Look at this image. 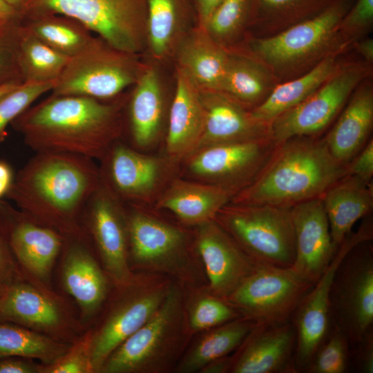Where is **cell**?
I'll list each match as a JSON object with an SVG mask.
<instances>
[{
  "instance_id": "obj_1",
  "label": "cell",
  "mask_w": 373,
  "mask_h": 373,
  "mask_svg": "<svg viewBox=\"0 0 373 373\" xmlns=\"http://www.w3.org/2000/svg\"><path fill=\"white\" fill-rule=\"evenodd\" d=\"M102 184L94 160L60 152H37L17 173L6 197L31 220L65 238L82 240L80 219Z\"/></svg>"
},
{
  "instance_id": "obj_2",
  "label": "cell",
  "mask_w": 373,
  "mask_h": 373,
  "mask_svg": "<svg viewBox=\"0 0 373 373\" xmlns=\"http://www.w3.org/2000/svg\"><path fill=\"white\" fill-rule=\"evenodd\" d=\"M119 107L79 95H50L11 123L36 152H60L102 160L120 133Z\"/></svg>"
},
{
  "instance_id": "obj_3",
  "label": "cell",
  "mask_w": 373,
  "mask_h": 373,
  "mask_svg": "<svg viewBox=\"0 0 373 373\" xmlns=\"http://www.w3.org/2000/svg\"><path fill=\"white\" fill-rule=\"evenodd\" d=\"M347 174V164L332 155L324 137H294L278 144L254 181L231 202L291 208L321 198Z\"/></svg>"
},
{
  "instance_id": "obj_4",
  "label": "cell",
  "mask_w": 373,
  "mask_h": 373,
  "mask_svg": "<svg viewBox=\"0 0 373 373\" xmlns=\"http://www.w3.org/2000/svg\"><path fill=\"white\" fill-rule=\"evenodd\" d=\"M351 0H336L316 15L271 35L250 42L253 57L262 62L278 83L309 70L329 55L344 52L339 23Z\"/></svg>"
},
{
  "instance_id": "obj_5",
  "label": "cell",
  "mask_w": 373,
  "mask_h": 373,
  "mask_svg": "<svg viewBox=\"0 0 373 373\" xmlns=\"http://www.w3.org/2000/svg\"><path fill=\"white\" fill-rule=\"evenodd\" d=\"M21 19L58 15L73 19L111 46L133 55L146 41L147 0H23Z\"/></svg>"
},
{
  "instance_id": "obj_6",
  "label": "cell",
  "mask_w": 373,
  "mask_h": 373,
  "mask_svg": "<svg viewBox=\"0 0 373 373\" xmlns=\"http://www.w3.org/2000/svg\"><path fill=\"white\" fill-rule=\"evenodd\" d=\"M214 220L258 265H293L295 235L291 208L230 202Z\"/></svg>"
},
{
  "instance_id": "obj_7",
  "label": "cell",
  "mask_w": 373,
  "mask_h": 373,
  "mask_svg": "<svg viewBox=\"0 0 373 373\" xmlns=\"http://www.w3.org/2000/svg\"><path fill=\"white\" fill-rule=\"evenodd\" d=\"M142 70L136 55L119 50L94 36L81 52L69 57L52 95L113 98L135 85Z\"/></svg>"
},
{
  "instance_id": "obj_8",
  "label": "cell",
  "mask_w": 373,
  "mask_h": 373,
  "mask_svg": "<svg viewBox=\"0 0 373 373\" xmlns=\"http://www.w3.org/2000/svg\"><path fill=\"white\" fill-rule=\"evenodd\" d=\"M182 312L178 290L169 289L154 314L107 358L100 372H155L175 354L181 339Z\"/></svg>"
},
{
  "instance_id": "obj_9",
  "label": "cell",
  "mask_w": 373,
  "mask_h": 373,
  "mask_svg": "<svg viewBox=\"0 0 373 373\" xmlns=\"http://www.w3.org/2000/svg\"><path fill=\"white\" fill-rule=\"evenodd\" d=\"M372 240L356 245L339 263L330 292V325L344 334L350 345L373 329Z\"/></svg>"
},
{
  "instance_id": "obj_10",
  "label": "cell",
  "mask_w": 373,
  "mask_h": 373,
  "mask_svg": "<svg viewBox=\"0 0 373 373\" xmlns=\"http://www.w3.org/2000/svg\"><path fill=\"white\" fill-rule=\"evenodd\" d=\"M314 285L292 267L260 265L224 300L255 323L283 324L291 321Z\"/></svg>"
},
{
  "instance_id": "obj_11",
  "label": "cell",
  "mask_w": 373,
  "mask_h": 373,
  "mask_svg": "<svg viewBox=\"0 0 373 373\" xmlns=\"http://www.w3.org/2000/svg\"><path fill=\"white\" fill-rule=\"evenodd\" d=\"M365 63L342 64L316 90L271 123V136L279 144L297 136H318L337 118L356 87L370 77Z\"/></svg>"
},
{
  "instance_id": "obj_12",
  "label": "cell",
  "mask_w": 373,
  "mask_h": 373,
  "mask_svg": "<svg viewBox=\"0 0 373 373\" xmlns=\"http://www.w3.org/2000/svg\"><path fill=\"white\" fill-rule=\"evenodd\" d=\"M277 146L269 137L205 147L186 158L188 171L196 180L221 186L236 195L254 181Z\"/></svg>"
},
{
  "instance_id": "obj_13",
  "label": "cell",
  "mask_w": 373,
  "mask_h": 373,
  "mask_svg": "<svg viewBox=\"0 0 373 373\" xmlns=\"http://www.w3.org/2000/svg\"><path fill=\"white\" fill-rule=\"evenodd\" d=\"M372 238L373 222L369 215L363 218L357 231H352L345 238L327 269L296 309L291 321L296 332L295 365L297 372H305L330 329L329 292L339 263L356 245L372 240Z\"/></svg>"
},
{
  "instance_id": "obj_14",
  "label": "cell",
  "mask_w": 373,
  "mask_h": 373,
  "mask_svg": "<svg viewBox=\"0 0 373 373\" xmlns=\"http://www.w3.org/2000/svg\"><path fill=\"white\" fill-rule=\"evenodd\" d=\"M84 217L106 271L119 286L130 285L127 216L102 181L90 199Z\"/></svg>"
},
{
  "instance_id": "obj_15",
  "label": "cell",
  "mask_w": 373,
  "mask_h": 373,
  "mask_svg": "<svg viewBox=\"0 0 373 373\" xmlns=\"http://www.w3.org/2000/svg\"><path fill=\"white\" fill-rule=\"evenodd\" d=\"M0 232L19 262L35 278L46 281L66 238L0 200Z\"/></svg>"
},
{
  "instance_id": "obj_16",
  "label": "cell",
  "mask_w": 373,
  "mask_h": 373,
  "mask_svg": "<svg viewBox=\"0 0 373 373\" xmlns=\"http://www.w3.org/2000/svg\"><path fill=\"white\" fill-rule=\"evenodd\" d=\"M296 332L291 321L255 323L235 354L227 372L298 373L295 365Z\"/></svg>"
},
{
  "instance_id": "obj_17",
  "label": "cell",
  "mask_w": 373,
  "mask_h": 373,
  "mask_svg": "<svg viewBox=\"0 0 373 373\" xmlns=\"http://www.w3.org/2000/svg\"><path fill=\"white\" fill-rule=\"evenodd\" d=\"M197 249L211 294L225 299L258 267L215 220L198 225Z\"/></svg>"
},
{
  "instance_id": "obj_18",
  "label": "cell",
  "mask_w": 373,
  "mask_h": 373,
  "mask_svg": "<svg viewBox=\"0 0 373 373\" xmlns=\"http://www.w3.org/2000/svg\"><path fill=\"white\" fill-rule=\"evenodd\" d=\"M102 181L120 201H142L152 197L161 186L166 163L158 157L142 154L115 143L102 160Z\"/></svg>"
},
{
  "instance_id": "obj_19",
  "label": "cell",
  "mask_w": 373,
  "mask_h": 373,
  "mask_svg": "<svg viewBox=\"0 0 373 373\" xmlns=\"http://www.w3.org/2000/svg\"><path fill=\"white\" fill-rule=\"evenodd\" d=\"M295 235V259L291 266L315 284L332 262L338 248L321 198L291 208Z\"/></svg>"
},
{
  "instance_id": "obj_20",
  "label": "cell",
  "mask_w": 373,
  "mask_h": 373,
  "mask_svg": "<svg viewBox=\"0 0 373 373\" xmlns=\"http://www.w3.org/2000/svg\"><path fill=\"white\" fill-rule=\"evenodd\" d=\"M168 290L157 287L135 291L115 307L99 329L93 332V372H99L111 353L154 314Z\"/></svg>"
},
{
  "instance_id": "obj_21",
  "label": "cell",
  "mask_w": 373,
  "mask_h": 373,
  "mask_svg": "<svg viewBox=\"0 0 373 373\" xmlns=\"http://www.w3.org/2000/svg\"><path fill=\"white\" fill-rule=\"evenodd\" d=\"M200 93L204 108V126L201 138L191 155L211 146L271 137V124L258 120L250 110L226 95L200 90Z\"/></svg>"
},
{
  "instance_id": "obj_22",
  "label": "cell",
  "mask_w": 373,
  "mask_h": 373,
  "mask_svg": "<svg viewBox=\"0 0 373 373\" xmlns=\"http://www.w3.org/2000/svg\"><path fill=\"white\" fill-rule=\"evenodd\" d=\"M126 216L128 247L137 263L169 271L180 265L184 246L180 229L142 211Z\"/></svg>"
},
{
  "instance_id": "obj_23",
  "label": "cell",
  "mask_w": 373,
  "mask_h": 373,
  "mask_svg": "<svg viewBox=\"0 0 373 373\" xmlns=\"http://www.w3.org/2000/svg\"><path fill=\"white\" fill-rule=\"evenodd\" d=\"M373 127V86L368 78L354 90L324 136L332 155L347 164L368 142Z\"/></svg>"
},
{
  "instance_id": "obj_24",
  "label": "cell",
  "mask_w": 373,
  "mask_h": 373,
  "mask_svg": "<svg viewBox=\"0 0 373 373\" xmlns=\"http://www.w3.org/2000/svg\"><path fill=\"white\" fill-rule=\"evenodd\" d=\"M204 118L200 90L178 68L166 137L169 159H186L193 152L203 132Z\"/></svg>"
},
{
  "instance_id": "obj_25",
  "label": "cell",
  "mask_w": 373,
  "mask_h": 373,
  "mask_svg": "<svg viewBox=\"0 0 373 373\" xmlns=\"http://www.w3.org/2000/svg\"><path fill=\"white\" fill-rule=\"evenodd\" d=\"M332 242L336 248L352 232L355 223L373 209L372 182L347 174L330 186L321 197Z\"/></svg>"
},
{
  "instance_id": "obj_26",
  "label": "cell",
  "mask_w": 373,
  "mask_h": 373,
  "mask_svg": "<svg viewBox=\"0 0 373 373\" xmlns=\"http://www.w3.org/2000/svg\"><path fill=\"white\" fill-rule=\"evenodd\" d=\"M234 195L215 184L175 179L160 194L156 204L159 209L171 211L184 223L199 225L214 220Z\"/></svg>"
},
{
  "instance_id": "obj_27",
  "label": "cell",
  "mask_w": 373,
  "mask_h": 373,
  "mask_svg": "<svg viewBox=\"0 0 373 373\" xmlns=\"http://www.w3.org/2000/svg\"><path fill=\"white\" fill-rule=\"evenodd\" d=\"M0 317L30 329L57 334L64 329L63 314L52 299L36 287L17 283L0 295Z\"/></svg>"
},
{
  "instance_id": "obj_28",
  "label": "cell",
  "mask_w": 373,
  "mask_h": 373,
  "mask_svg": "<svg viewBox=\"0 0 373 373\" xmlns=\"http://www.w3.org/2000/svg\"><path fill=\"white\" fill-rule=\"evenodd\" d=\"M229 52L202 28L181 43L178 68L200 90L220 92L226 73Z\"/></svg>"
},
{
  "instance_id": "obj_29",
  "label": "cell",
  "mask_w": 373,
  "mask_h": 373,
  "mask_svg": "<svg viewBox=\"0 0 373 373\" xmlns=\"http://www.w3.org/2000/svg\"><path fill=\"white\" fill-rule=\"evenodd\" d=\"M71 240L63 263L62 281L66 291L76 300L84 315L90 316L106 297V280L82 240Z\"/></svg>"
},
{
  "instance_id": "obj_30",
  "label": "cell",
  "mask_w": 373,
  "mask_h": 373,
  "mask_svg": "<svg viewBox=\"0 0 373 373\" xmlns=\"http://www.w3.org/2000/svg\"><path fill=\"white\" fill-rule=\"evenodd\" d=\"M129 102L132 139L140 148H148L159 139L163 124L164 101L159 75L153 68L143 69Z\"/></svg>"
},
{
  "instance_id": "obj_31",
  "label": "cell",
  "mask_w": 373,
  "mask_h": 373,
  "mask_svg": "<svg viewBox=\"0 0 373 373\" xmlns=\"http://www.w3.org/2000/svg\"><path fill=\"white\" fill-rule=\"evenodd\" d=\"M343 52L332 53L306 73L276 85L267 99L251 110L259 121L271 124L284 112L307 98L341 66L339 57Z\"/></svg>"
},
{
  "instance_id": "obj_32",
  "label": "cell",
  "mask_w": 373,
  "mask_h": 373,
  "mask_svg": "<svg viewBox=\"0 0 373 373\" xmlns=\"http://www.w3.org/2000/svg\"><path fill=\"white\" fill-rule=\"evenodd\" d=\"M277 84L271 71L252 55L229 52L220 92L251 111L267 99Z\"/></svg>"
},
{
  "instance_id": "obj_33",
  "label": "cell",
  "mask_w": 373,
  "mask_h": 373,
  "mask_svg": "<svg viewBox=\"0 0 373 373\" xmlns=\"http://www.w3.org/2000/svg\"><path fill=\"white\" fill-rule=\"evenodd\" d=\"M255 325L240 317L212 328L189 352L180 365L182 372H193L236 350Z\"/></svg>"
},
{
  "instance_id": "obj_34",
  "label": "cell",
  "mask_w": 373,
  "mask_h": 373,
  "mask_svg": "<svg viewBox=\"0 0 373 373\" xmlns=\"http://www.w3.org/2000/svg\"><path fill=\"white\" fill-rule=\"evenodd\" d=\"M21 21L37 37L68 57L81 52L94 37L82 23L65 16L41 15Z\"/></svg>"
},
{
  "instance_id": "obj_35",
  "label": "cell",
  "mask_w": 373,
  "mask_h": 373,
  "mask_svg": "<svg viewBox=\"0 0 373 373\" xmlns=\"http://www.w3.org/2000/svg\"><path fill=\"white\" fill-rule=\"evenodd\" d=\"M68 59L37 37L21 21L19 60L23 83L56 82Z\"/></svg>"
},
{
  "instance_id": "obj_36",
  "label": "cell",
  "mask_w": 373,
  "mask_h": 373,
  "mask_svg": "<svg viewBox=\"0 0 373 373\" xmlns=\"http://www.w3.org/2000/svg\"><path fill=\"white\" fill-rule=\"evenodd\" d=\"M68 347L43 333L24 327L0 323V358H35L53 363Z\"/></svg>"
},
{
  "instance_id": "obj_37",
  "label": "cell",
  "mask_w": 373,
  "mask_h": 373,
  "mask_svg": "<svg viewBox=\"0 0 373 373\" xmlns=\"http://www.w3.org/2000/svg\"><path fill=\"white\" fill-rule=\"evenodd\" d=\"M335 1L251 0V13L254 12L264 30H276L277 33L316 15Z\"/></svg>"
},
{
  "instance_id": "obj_38",
  "label": "cell",
  "mask_w": 373,
  "mask_h": 373,
  "mask_svg": "<svg viewBox=\"0 0 373 373\" xmlns=\"http://www.w3.org/2000/svg\"><path fill=\"white\" fill-rule=\"evenodd\" d=\"M178 0H147L146 41L153 54L166 55L175 43L180 26Z\"/></svg>"
},
{
  "instance_id": "obj_39",
  "label": "cell",
  "mask_w": 373,
  "mask_h": 373,
  "mask_svg": "<svg viewBox=\"0 0 373 373\" xmlns=\"http://www.w3.org/2000/svg\"><path fill=\"white\" fill-rule=\"evenodd\" d=\"M251 14V0H222L204 29L224 46L236 39Z\"/></svg>"
},
{
  "instance_id": "obj_40",
  "label": "cell",
  "mask_w": 373,
  "mask_h": 373,
  "mask_svg": "<svg viewBox=\"0 0 373 373\" xmlns=\"http://www.w3.org/2000/svg\"><path fill=\"white\" fill-rule=\"evenodd\" d=\"M350 370V343L336 327L330 329L318 346L304 372L345 373Z\"/></svg>"
},
{
  "instance_id": "obj_41",
  "label": "cell",
  "mask_w": 373,
  "mask_h": 373,
  "mask_svg": "<svg viewBox=\"0 0 373 373\" xmlns=\"http://www.w3.org/2000/svg\"><path fill=\"white\" fill-rule=\"evenodd\" d=\"M55 84L56 82L23 83L0 99V144L8 135V126L39 97L51 91Z\"/></svg>"
},
{
  "instance_id": "obj_42",
  "label": "cell",
  "mask_w": 373,
  "mask_h": 373,
  "mask_svg": "<svg viewBox=\"0 0 373 373\" xmlns=\"http://www.w3.org/2000/svg\"><path fill=\"white\" fill-rule=\"evenodd\" d=\"M20 29L19 17L0 21V86L23 84L19 60Z\"/></svg>"
},
{
  "instance_id": "obj_43",
  "label": "cell",
  "mask_w": 373,
  "mask_h": 373,
  "mask_svg": "<svg viewBox=\"0 0 373 373\" xmlns=\"http://www.w3.org/2000/svg\"><path fill=\"white\" fill-rule=\"evenodd\" d=\"M240 317V314L224 299L211 294L194 305L189 324L196 331L209 329Z\"/></svg>"
},
{
  "instance_id": "obj_44",
  "label": "cell",
  "mask_w": 373,
  "mask_h": 373,
  "mask_svg": "<svg viewBox=\"0 0 373 373\" xmlns=\"http://www.w3.org/2000/svg\"><path fill=\"white\" fill-rule=\"evenodd\" d=\"M93 332L86 333L57 360L39 365V373H89L91 365Z\"/></svg>"
},
{
  "instance_id": "obj_45",
  "label": "cell",
  "mask_w": 373,
  "mask_h": 373,
  "mask_svg": "<svg viewBox=\"0 0 373 373\" xmlns=\"http://www.w3.org/2000/svg\"><path fill=\"white\" fill-rule=\"evenodd\" d=\"M373 0H356L342 18L338 31L348 46L364 38L372 27Z\"/></svg>"
},
{
  "instance_id": "obj_46",
  "label": "cell",
  "mask_w": 373,
  "mask_h": 373,
  "mask_svg": "<svg viewBox=\"0 0 373 373\" xmlns=\"http://www.w3.org/2000/svg\"><path fill=\"white\" fill-rule=\"evenodd\" d=\"M350 370L359 373L373 372V329L350 345Z\"/></svg>"
},
{
  "instance_id": "obj_47",
  "label": "cell",
  "mask_w": 373,
  "mask_h": 373,
  "mask_svg": "<svg viewBox=\"0 0 373 373\" xmlns=\"http://www.w3.org/2000/svg\"><path fill=\"white\" fill-rule=\"evenodd\" d=\"M347 173L355 175L366 182H372L373 178V140L347 164Z\"/></svg>"
},
{
  "instance_id": "obj_48",
  "label": "cell",
  "mask_w": 373,
  "mask_h": 373,
  "mask_svg": "<svg viewBox=\"0 0 373 373\" xmlns=\"http://www.w3.org/2000/svg\"><path fill=\"white\" fill-rule=\"evenodd\" d=\"M39 365L20 357H6L0 360V373H38Z\"/></svg>"
},
{
  "instance_id": "obj_49",
  "label": "cell",
  "mask_w": 373,
  "mask_h": 373,
  "mask_svg": "<svg viewBox=\"0 0 373 373\" xmlns=\"http://www.w3.org/2000/svg\"><path fill=\"white\" fill-rule=\"evenodd\" d=\"M15 175L10 165L6 162L0 160V200L6 197L10 191L14 180Z\"/></svg>"
},
{
  "instance_id": "obj_50",
  "label": "cell",
  "mask_w": 373,
  "mask_h": 373,
  "mask_svg": "<svg viewBox=\"0 0 373 373\" xmlns=\"http://www.w3.org/2000/svg\"><path fill=\"white\" fill-rule=\"evenodd\" d=\"M222 0H197L200 22L202 28Z\"/></svg>"
},
{
  "instance_id": "obj_51",
  "label": "cell",
  "mask_w": 373,
  "mask_h": 373,
  "mask_svg": "<svg viewBox=\"0 0 373 373\" xmlns=\"http://www.w3.org/2000/svg\"><path fill=\"white\" fill-rule=\"evenodd\" d=\"M356 50L363 57L365 63L372 65L373 62V39L362 38L352 43Z\"/></svg>"
},
{
  "instance_id": "obj_52",
  "label": "cell",
  "mask_w": 373,
  "mask_h": 373,
  "mask_svg": "<svg viewBox=\"0 0 373 373\" xmlns=\"http://www.w3.org/2000/svg\"><path fill=\"white\" fill-rule=\"evenodd\" d=\"M10 249L0 232V280L6 277L10 269Z\"/></svg>"
},
{
  "instance_id": "obj_53",
  "label": "cell",
  "mask_w": 373,
  "mask_h": 373,
  "mask_svg": "<svg viewBox=\"0 0 373 373\" xmlns=\"http://www.w3.org/2000/svg\"><path fill=\"white\" fill-rule=\"evenodd\" d=\"M0 12L8 17H19V13L15 8L8 5L2 0H0Z\"/></svg>"
},
{
  "instance_id": "obj_54",
  "label": "cell",
  "mask_w": 373,
  "mask_h": 373,
  "mask_svg": "<svg viewBox=\"0 0 373 373\" xmlns=\"http://www.w3.org/2000/svg\"><path fill=\"white\" fill-rule=\"evenodd\" d=\"M21 84H19L10 83L0 86V99L6 94L16 89Z\"/></svg>"
},
{
  "instance_id": "obj_55",
  "label": "cell",
  "mask_w": 373,
  "mask_h": 373,
  "mask_svg": "<svg viewBox=\"0 0 373 373\" xmlns=\"http://www.w3.org/2000/svg\"><path fill=\"white\" fill-rule=\"evenodd\" d=\"M3 2L15 8L17 11L21 6L23 0H2Z\"/></svg>"
},
{
  "instance_id": "obj_56",
  "label": "cell",
  "mask_w": 373,
  "mask_h": 373,
  "mask_svg": "<svg viewBox=\"0 0 373 373\" xmlns=\"http://www.w3.org/2000/svg\"><path fill=\"white\" fill-rule=\"evenodd\" d=\"M12 18H15V17H8L4 15L3 14H2L0 12V21H3L8 20V19H12Z\"/></svg>"
},
{
  "instance_id": "obj_57",
  "label": "cell",
  "mask_w": 373,
  "mask_h": 373,
  "mask_svg": "<svg viewBox=\"0 0 373 373\" xmlns=\"http://www.w3.org/2000/svg\"><path fill=\"white\" fill-rule=\"evenodd\" d=\"M0 295H1V294H0Z\"/></svg>"
}]
</instances>
